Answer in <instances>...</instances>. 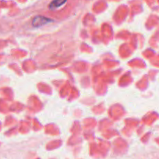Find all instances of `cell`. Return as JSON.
I'll use <instances>...</instances> for the list:
<instances>
[{"mask_svg": "<svg viewBox=\"0 0 159 159\" xmlns=\"http://www.w3.org/2000/svg\"><path fill=\"white\" fill-rule=\"evenodd\" d=\"M66 2V0H53L52 2L50 3L49 8L56 9L58 8V7H61L62 5H63Z\"/></svg>", "mask_w": 159, "mask_h": 159, "instance_id": "7a4b0ae2", "label": "cell"}, {"mask_svg": "<svg viewBox=\"0 0 159 159\" xmlns=\"http://www.w3.org/2000/svg\"><path fill=\"white\" fill-rule=\"evenodd\" d=\"M48 21H49V20L44 17V16H36V17L33 20L32 24H33L34 27H40V26H42L43 25V24H45L46 23H48Z\"/></svg>", "mask_w": 159, "mask_h": 159, "instance_id": "6da1fadb", "label": "cell"}]
</instances>
